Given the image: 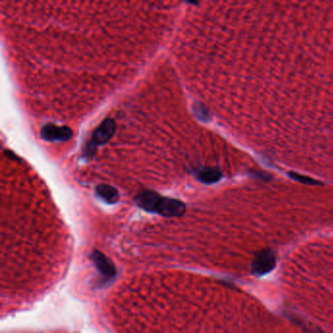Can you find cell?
Returning <instances> with one entry per match:
<instances>
[{
  "mask_svg": "<svg viewBox=\"0 0 333 333\" xmlns=\"http://www.w3.org/2000/svg\"><path fill=\"white\" fill-rule=\"evenodd\" d=\"M135 202L144 210L155 212L165 217H178L186 212V206L183 202L171 197H163L152 190H145L138 193Z\"/></svg>",
  "mask_w": 333,
  "mask_h": 333,
  "instance_id": "6da1fadb",
  "label": "cell"
},
{
  "mask_svg": "<svg viewBox=\"0 0 333 333\" xmlns=\"http://www.w3.org/2000/svg\"><path fill=\"white\" fill-rule=\"evenodd\" d=\"M116 128L115 121L112 118H106L93 132V134L85 148L84 157L91 158L95 155L97 147L108 143L114 135Z\"/></svg>",
  "mask_w": 333,
  "mask_h": 333,
  "instance_id": "7a4b0ae2",
  "label": "cell"
},
{
  "mask_svg": "<svg viewBox=\"0 0 333 333\" xmlns=\"http://www.w3.org/2000/svg\"><path fill=\"white\" fill-rule=\"evenodd\" d=\"M276 266V256L272 250H262L255 254L252 262V271L257 276L270 273Z\"/></svg>",
  "mask_w": 333,
  "mask_h": 333,
  "instance_id": "3957f363",
  "label": "cell"
},
{
  "mask_svg": "<svg viewBox=\"0 0 333 333\" xmlns=\"http://www.w3.org/2000/svg\"><path fill=\"white\" fill-rule=\"evenodd\" d=\"M73 130L68 126H58L52 123L45 124L40 129V136L43 140L53 141H68L73 138Z\"/></svg>",
  "mask_w": 333,
  "mask_h": 333,
  "instance_id": "277c9868",
  "label": "cell"
},
{
  "mask_svg": "<svg viewBox=\"0 0 333 333\" xmlns=\"http://www.w3.org/2000/svg\"><path fill=\"white\" fill-rule=\"evenodd\" d=\"M97 269L102 273L106 278H112L115 276V268L113 264L106 257L103 253L99 251H94L91 255Z\"/></svg>",
  "mask_w": 333,
  "mask_h": 333,
  "instance_id": "5b68a950",
  "label": "cell"
},
{
  "mask_svg": "<svg viewBox=\"0 0 333 333\" xmlns=\"http://www.w3.org/2000/svg\"><path fill=\"white\" fill-rule=\"evenodd\" d=\"M95 190H96V194L108 204L112 205L118 202V199H119L118 191L112 186L101 184L96 187Z\"/></svg>",
  "mask_w": 333,
  "mask_h": 333,
  "instance_id": "8992f818",
  "label": "cell"
},
{
  "mask_svg": "<svg viewBox=\"0 0 333 333\" xmlns=\"http://www.w3.org/2000/svg\"><path fill=\"white\" fill-rule=\"evenodd\" d=\"M196 176L199 181L205 184H213L221 179L222 173L217 168H205L199 171Z\"/></svg>",
  "mask_w": 333,
  "mask_h": 333,
  "instance_id": "52a82bcc",
  "label": "cell"
},
{
  "mask_svg": "<svg viewBox=\"0 0 333 333\" xmlns=\"http://www.w3.org/2000/svg\"><path fill=\"white\" fill-rule=\"evenodd\" d=\"M289 175H290L291 178H293V179H295V180H297L299 182H302L304 184H309V185H316V184H317V181H315V180H313V179H311L309 177H305L303 175L297 174V173H290Z\"/></svg>",
  "mask_w": 333,
  "mask_h": 333,
  "instance_id": "ba28073f",
  "label": "cell"
}]
</instances>
